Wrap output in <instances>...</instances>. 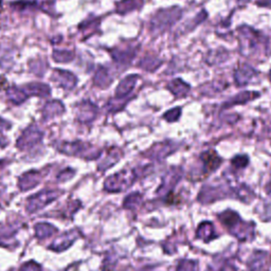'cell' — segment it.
<instances>
[{
	"label": "cell",
	"instance_id": "1",
	"mask_svg": "<svg viewBox=\"0 0 271 271\" xmlns=\"http://www.w3.org/2000/svg\"><path fill=\"white\" fill-rule=\"evenodd\" d=\"M238 36H240L241 52L245 57L257 53L262 47H266V38L261 35L260 32L248 26L238 27Z\"/></svg>",
	"mask_w": 271,
	"mask_h": 271
},
{
	"label": "cell",
	"instance_id": "2",
	"mask_svg": "<svg viewBox=\"0 0 271 271\" xmlns=\"http://www.w3.org/2000/svg\"><path fill=\"white\" fill-rule=\"evenodd\" d=\"M182 15L179 6L161 9L157 11L149 21V30L153 34H161L175 22H177Z\"/></svg>",
	"mask_w": 271,
	"mask_h": 271
},
{
	"label": "cell",
	"instance_id": "3",
	"mask_svg": "<svg viewBox=\"0 0 271 271\" xmlns=\"http://www.w3.org/2000/svg\"><path fill=\"white\" fill-rule=\"evenodd\" d=\"M135 178V173L133 172H121L114 176H110L105 181V189L109 192H121L123 190L129 189Z\"/></svg>",
	"mask_w": 271,
	"mask_h": 271
},
{
	"label": "cell",
	"instance_id": "4",
	"mask_svg": "<svg viewBox=\"0 0 271 271\" xmlns=\"http://www.w3.org/2000/svg\"><path fill=\"white\" fill-rule=\"evenodd\" d=\"M60 195L61 192H58V191H45V192L37 193L36 195L29 198L27 209L29 212H35L55 201Z\"/></svg>",
	"mask_w": 271,
	"mask_h": 271
},
{
	"label": "cell",
	"instance_id": "5",
	"mask_svg": "<svg viewBox=\"0 0 271 271\" xmlns=\"http://www.w3.org/2000/svg\"><path fill=\"white\" fill-rule=\"evenodd\" d=\"M43 138V133L41 131H38L36 127L31 126L30 129H28L21 137L18 139L17 142V146L20 149H28L32 146H35L41 142Z\"/></svg>",
	"mask_w": 271,
	"mask_h": 271
},
{
	"label": "cell",
	"instance_id": "6",
	"mask_svg": "<svg viewBox=\"0 0 271 271\" xmlns=\"http://www.w3.org/2000/svg\"><path fill=\"white\" fill-rule=\"evenodd\" d=\"M258 74V71L248 64H243L234 71V81L237 86H247L252 78Z\"/></svg>",
	"mask_w": 271,
	"mask_h": 271
},
{
	"label": "cell",
	"instance_id": "7",
	"mask_svg": "<svg viewBox=\"0 0 271 271\" xmlns=\"http://www.w3.org/2000/svg\"><path fill=\"white\" fill-rule=\"evenodd\" d=\"M138 78L139 76L137 74L127 75L125 78H123L121 83L117 87V90H116L117 99H123L126 97V95H129L135 88Z\"/></svg>",
	"mask_w": 271,
	"mask_h": 271
},
{
	"label": "cell",
	"instance_id": "8",
	"mask_svg": "<svg viewBox=\"0 0 271 271\" xmlns=\"http://www.w3.org/2000/svg\"><path fill=\"white\" fill-rule=\"evenodd\" d=\"M202 160L203 162L204 170L208 173V175L213 173L214 171H216L221 163V159L214 150H208L203 153Z\"/></svg>",
	"mask_w": 271,
	"mask_h": 271
},
{
	"label": "cell",
	"instance_id": "9",
	"mask_svg": "<svg viewBox=\"0 0 271 271\" xmlns=\"http://www.w3.org/2000/svg\"><path fill=\"white\" fill-rule=\"evenodd\" d=\"M41 178H42V175L39 172H36V171L28 172L23 175L22 177H20L19 188L23 191L30 190L38 185L39 181H41Z\"/></svg>",
	"mask_w": 271,
	"mask_h": 271
},
{
	"label": "cell",
	"instance_id": "10",
	"mask_svg": "<svg viewBox=\"0 0 271 271\" xmlns=\"http://www.w3.org/2000/svg\"><path fill=\"white\" fill-rule=\"evenodd\" d=\"M139 46L130 47L124 50H115L113 51V58L116 62L121 64H129L137 55Z\"/></svg>",
	"mask_w": 271,
	"mask_h": 271
},
{
	"label": "cell",
	"instance_id": "11",
	"mask_svg": "<svg viewBox=\"0 0 271 271\" xmlns=\"http://www.w3.org/2000/svg\"><path fill=\"white\" fill-rule=\"evenodd\" d=\"M167 89H169L176 98H183L188 95L191 87L181 78H175L167 85Z\"/></svg>",
	"mask_w": 271,
	"mask_h": 271
},
{
	"label": "cell",
	"instance_id": "12",
	"mask_svg": "<svg viewBox=\"0 0 271 271\" xmlns=\"http://www.w3.org/2000/svg\"><path fill=\"white\" fill-rule=\"evenodd\" d=\"M258 97H260V93H258V92H249V91L241 92V93H238L237 95H235L233 99L228 101V103H226L225 107H230V106H233L236 104H246L247 102H249Z\"/></svg>",
	"mask_w": 271,
	"mask_h": 271
},
{
	"label": "cell",
	"instance_id": "13",
	"mask_svg": "<svg viewBox=\"0 0 271 271\" xmlns=\"http://www.w3.org/2000/svg\"><path fill=\"white\" fill-rule=\"evenodd\" d=\"M197 236L202 240L208 242L216 237L214 234V227L211 222H203V224L198 227L197 230Z\"/></svg>",
	"mask_w": 271,
	"mask_h": 271
},
{
	"label": "cell",
	"instance_id": "14",
	"mask_svg": "<svg viewBox=\"0 0 271 271\" xmlns=\"http://www.w3.org/2000/svg\"><path fill=\"white\" fill-rule=\"evenodd\" d=\"M140 6L139 0H122L117 3V12L121 15H125Z\"/></svg>",
	"mask_w": 271,
	"mask_h": 271
},
{
	"label": "cell",
	"instance_id": "15",
	"mask_svg": "<svg viewBox=\"0 0 271 271\" xmlns=\"http://www.w3.org/2000/svg\"><path fill=\"white\" fill-rule=\"evenodd\" d=\"M72 232H67V234L62 235L59 240L55 241V243L52 245V248L57 251H63L64 249H66L67 247H69L71 244L73 243L75 236Z\"/></svg>",
	"mask_w": 271,
	"mask_h": 271
},
{
	"label": "cell",
	"instance_id": "16",
	"mask_svg": "<svg viewBox=\"0 0 271 271\" xmlns=\"http://www.w3.org/2000/svg\"><path fill=\"white\" fill-rule=\"evenodd\" d=\"M161 64H162V62L159 59H157L156 57H150V55H148V57L144 58L139 63V66L142 69L153 72V71L158 69V67L160 66Z\"/></svg>",
	"mask_w": 271,
	"mask_h": 271
},
{
	"label": "cell",
	"instance_id": "17",
	"mask_svg": "<svg viewBox=\"0 0 271 271\" xmlns=\"http://www.w3.org/2000/svg\"><path fill=\"white\" fill-rule=\"evenodd\" d=\"M35 231H36V236L38 238H41V240H44V238H47L50 235H52L55 231H57V228H54L53 226L49 224H38L35 227Z\"/></svg>",
	"mask_w": 271,
	"mask_h": 271
},
{
	"label": "cell",
	"instance_id": "18",
	"mask_svg": "<svg viewBox=\"0 0 271 271\" xmlns=\"http://www.w3.org/2000/svg\"><path fill=\"white\" fill-rule=\"evenodd\" d=\"M111 81H113V78L109 77L107 71L104 68L100 69V71L97 73V76H95V83H97V85L101 87H107L111 83Z\"/></svg>",
	"mask_w": 271,
	"mask_h": 271
},
{
	"label": "cell",
	"instance_id": "19",
	"mask_svg": "<svg viewBox=\"0 0 271 271\" xmlns=\"http://www.w3.org/2000/svg\"><path fill=\"white\" fill-rule=\"evenodd\" d=\"M141 198H142V196L139 193L132 194V195H130L129 197H127L125 199L124 206H125V208H127V209H135L136 203L139 204L140 202H141Z\"/></svg>",
	"mask_w": 271,
	"mask_h": 271
},
{
	"label": "cell",
	"instance_id": "20",
	"mask_svg": "<svg viewBox=\"0 0 271 271\" xmlns=\"http://www.w3.org/2000/svg\"><path fill=\"white\" fill-rule=\"evenodd\" d=\"M180 115H181V108L177 107V108H174V109H171V110L167 111V113L164 114L163 118L167 122H174V121L178 120Z\"/></svg>",
	"mask_w": 271,
	"mask_h": 271
},
{
	"label": "cell",
	"instance_id": "21",
	"mask_svg": "<svg viewBox=\"0 0 271 271\" xmlns=\"http://www.w3.org/2000/svg\"><path fill=\"white\" fill-rule=\"evenodd\" d=\"M178 271H197L196 263L191 262V261H181Z\"/></svg>",
	"mask_w": 271,
	"mask_h": 271
},
{
	"label": "cell",
	"instance_id": "22",
	"mask_svg": "<svg viewBox=\"0 0 271 271\" xmlns=\"http://www.w3.org/2000/svg\"><path fill=\"white\" fill-rule=\"evenodd\" d=\"M19 271H43V270H42V267L39 266L37 263L31 261L26 263V264H23Z\"/></svg>",
	"mask_w": 271,
	"mask_h": 271
},
{
	"label": "cell",
	"instance_id": "23",
	"mask_svg": "<svg viewBox=\"0 0 271 271\" xmlns=\"http://www.w3.org/2000/svg\"><path fill=\"white\" fill-rule=\"evenodd\" d=\"M249 162V159L246 156H236L234 159H232V164L235 167H245Z\"/></svg>",
	"mask_w": 271,
	"mask_h": 271
},
{
	"label": "cell",
	"instance_id": "24",
	"mask_svg": "<svg viewBox=\"0 0 271 271\" xmlns=\"http://www.w3.org/2000/svg\"><path fill=\"white\" fill-rule=\"evenodd\" d=\"M258 4L261 6H271V0H259Z\"/></svg>",
	"mask_w": 271,
	"mask_h": 271
},
{
	"label": "cell",
	"instance_id": "25",
	"mask_svg": "<svg viewBox=\"0 0 271 271\" xmlns=\"http://www.w3.org/2000/svg\"><path fill=\"white\" fill-rule=\"evenodd\" d=\"M0 165H1V161H0Z\"/></svg>",
	"mask_w": 271,
	"mask_h": 271
}]
</instances>
